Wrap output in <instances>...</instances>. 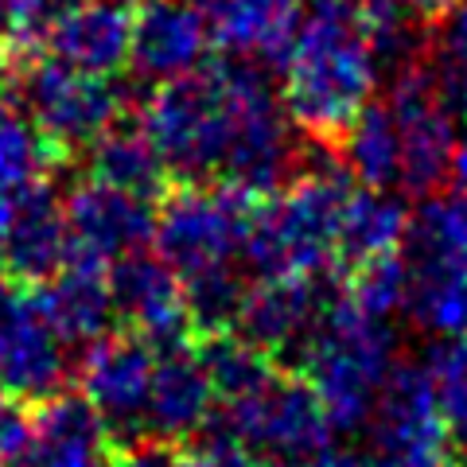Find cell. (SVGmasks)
<instances>
[{"mask_svg":"<svg viewBox=\"0 0 467 467\" xmlns=\"http://www.w3.org/2000/svg\"><path fill=\"white\" fill-rule=\"evenodd\" d=\"M285 109L316 140H335L378 90L382 55L350 0H312L300 8L285 55Z\"/></svg>","mask_w":467,"mask_h":467,"instance_id":"6da1fadb","label":"cell"},{"mask_svg":"<svg viewBox=\"0 0 467 467\" xmlns=\"http://www.w3.org/2000/svg\"><path fill=\"white\" fill-rule=\"evenodd\" d=\"M296 350L304 382L324 405L331 429L343 432L367 425L386 378L401 362L389 319L358 308L350 296L327 300Z\"/></svg>","mask_w":467,"mask_h":467,"instance_id":"7a4b0ae2","label":"cell"},{"mask_svg":"<svg viewBox=\"0 0 467 467\" xmlns=\"http://www.w3.org/2000/svg\"><path fill=\"white\" fill-rule=\"evenodd\" d=\"M350 175L339 160H324L273 192L250 218L245 265L257 276H324L339 265V214Z\"/></svg>","mask_w":467,"mask_h":467,"instance_id":"3957f363","label":"cell"},{"mask_svg":"<svg viewBox=\"0 0 467 467\" xmlns=\"http://www.w3.org/2000/svg\"><path fill=\"white\" fill-rule=\"evenodd\" d=\"M226 86V156L223 183L242 195H273L300 171L296 125L261 63H218Z\"/></svg>","mask_w":467,"mask_h":467,"instance_id":"277c9868","label":"cell"},{"mask_svg":"<svg viewBox=\"0 0 467 467\" xmlns=\"http://www.w3.org/2000/svg\"><path fill=\"white\" fill-rule=\"evenodd\" d=\"M140 129L149 133L171 175H180L187 183L218 175L230 129L226 86L218 63H202L187 78L160 82V90L149 94L140 109Z\"/></svg>","mask_w":467,"mask_h":467,"instance_id":"5b68a950","label":"cell"},{"mask_svg":"<svg viewBox=\"0 0 467 467\" xmlns=\"http://www.w3.org/2000/svg\"><path fill=\"white\" fill-rule=\"evenodd\" d=\"M250 195L234 187H199L183 183L180 192L164 199L156 214L152 242L156 254L180 273V281H192L202 273L238 269L250 234Z\"/></svg>","mask_w":467,"mask_h":467,"instance_id":"8992f818","label":"cell"},{"mask_svg":"<svg viewBox=\"0 0 467 467\" xmlns=\"http://www.w3.org/2000/svg\"><path fill=\"white\" fill-rule=\"evenodd\" d=\"M386 109L398 125L401 144L398 187H405V195L417 199L436 195L448 183L451 156L460 144L456 109L448 101L444 75L420 58H401L386 94Z\"/></svg>","mask_w":467,"mask_h":467,"instance_id":"52a82bcc","label":"cell"},{"mask_svg":"<svg viewBox=\"0 0 467 467\" xmlns=\"http://www.w3.org/2000/svg\"><path fill=\"white\" fill-rule=\"evenodd\" d=\"M223 429L238 441L254 460L273 467H296L331 444V420L304 378L273 374L242 398L226 401Z\"/></svg>","mask_w":467,"mask_h":467,"instance_id":"ba28073f","label":"cell"},{"mask_svg":"<svg viewBox=\"0 0 467 467\" xmlns=\"http://www.w3.org/2000/svg\"><path fill=\"white\" fill-rule=\"evenodd\" d=\"M27 117L63 149H90V144L117 125L121 94L109 78L86 75L58 58L32 63L16 82Z\"/></svg>","mask_w":467,"mask_h":467,"instance_id":"9c48e42d","label":"cell"},{"mask_svg":"<svg viewBox=\"0 0 467 467\" xmlns=\"http://www.w3.org/2000/svg\"><path fill=\"white\" fill-rule=\"evenodd\" d=\"M367 425L374 429V456L389 467H451V436L436 409L429 370L417 362L393 367Z\"/></svg>","mask_w":467,"mask_h":467,"instance_id":"30bf717a","label":"cell"},{"mask_svg":"<svg viewBox=\"0 0 467 467\" xmlns=\"http://www.w3.org/2000/svg\"><path fill=\"white\" fill-rule=\"evenodd\" d=\"M156 370V347L137 331L109 335L86 343V355L78 362V386L82 401L101 417L109 436H129L137 441L144 432V409H149Z\"/></svg>","mask_w":467,"mask_h":467,"instance_id":"8fae6325","label":"cell"},{"mask_svg":"<svg viewBox=\"0 0 467 467\" xmlns=\"http://www.w3.org/2000/svg\"><path fill=\"white\" fill-rule=\"evenodd\" d=\"M70 374V343L51 327L36 296L0 285V389L20 401H43Z\"/></svg>","mask_w":467,"mask_h":467,"instance_id":"7c38bea8","label":"cell"},{"mask_svg":"<svg viewBox=\"0 0 467 467\" xmlns=\"http://www.w3.org/2000/svg\"><path fill=\"white\" fill-rule=\"evenodd\" d=\"M63 223H67V250L109 261L121 257L129 250L152 242V226H156V211L144 195L121 192L106 180H90L75 183L63 199Z\"/></svg>","mask_w":467,"mask_h":467,"instance_id":"4fadbf2b","label":"cell"},{"mask_svg":"<svg viewBox=\"0 0 467 467\" xmlns=\"http://www.w3.org/2000/svg\"><path fill=\"white\" fill-rule=\"evenodd\" d=\"M109 296L113 312H121L137 335H144L156 350L168 343H183L192 316H187V296L180 273L160 254L129 250L109 261Z\"/></svg>","mask_w":467,"mask_h":467,"instance_id":"5bb4252c","label":"cell"},{"mask_svg":"<svg viewBox=\"0 0 467 467\" xmlns=\"http://www.w3.org/2000/svg\"><path fill=\"white\" fill-rule=\"evenodd\" d=\"M211 27L192 0H149L140 5L129 39V67L149 82L187 78L207 63Z\"/></svg>","mask_w":467,"mask_h":467,"instance_id":"9a60e30c","label":"cell"},{"mask_svg":"<svg viewBox=\"0 0 467 467\" xmlns=\"http://www.w3.org/2000/svg\"><path fill=\"white\" fill-rule=\"evenodd\" d=\"M129 39H133V12L121 0H75L58 8L43 32L51 58L98 78H113L117 70H125Z\"/></svg>","mask_w":467,"mask_h":467,"instance_id":"2e32d148","label":"cell"},{"mask_svg":"<svg viewBox=\"0 0 467 467\" xmlns=\"http://www.w3.org/2000/svg\"><path fill=\"white\" fill-rule=\"evenodd\" d=\"M63 202L47 183L0 199V265L24 285H43L67 261Z\"/></svg>","mask_w":467,"mask_h":467,"instance_id":"e0dca14e","label":"cell"},{"mask_svg":"<svg viewBox=\"0 0 467 467\" xmlns=\"http://www.w3.org/2000/svg\"><path fill=\"white\" fill-rule=\"evenodd\" d=\"M214 401L218 393L199 350H187V343H168L156 350L149 409H144V432H152V441L175 444L199 436L211 425Z\"/></svg>","mask_w":467,"mask_h":467,"instance_id":"ac0fdd59","label":"cell"},{"mask_svg":"<svg viewBox=\"0 0 467 467\" xmlns=\"http://www.w3.org/2000/svg\"><path fill=\"white\" fill-rule=\"evenodd\" d=\"M5 467H109V432L82 398L51 393L27 425V441Z\"/></svg>","mask_w":467,"mask_h":467,"instance_id":"d6986e66","label":"cell"},{"mask_svg":"<svg viewBox=\"0 0 467 467\" xmlns=\"http://www.w3.org/2000/svg\"><path fill=\"white\" fill-rule=\"evenodd\" d=\"M327 292L319 276H261L257 285H245L234 327L261 350H292L316 316L324 312Z\"/></svg>","mask_w":467,"mask_h":467,"instance_id":"ffe728a7","label":"cell"},{"mask_svg":"<svg viewBox=\"0 0 467 467\" xmlns=\"http://www.w3.org/2000/svg\"><path fill=\"white\" fill-rule=\"evenodd\" d=\"M106 269V261L67 250V261L36 292V304L67 343H90L101 331H109L113 296Z\"/></svg>","mask_w":467,"mask_h":467,"instance_id":"44dd1931","label":"cell"},{"mask_svg":"<svg viewBox=\"0 0 467 467\" xmlns=\"http://www.w3.org/2000/svg\"><path fill=\"white\" fill-rule=\"evenodd\" d=\"M409 230V211L389 187H362L350 192L339 214V261L362 265L370 257L401 250Z\"/></svg>","mask_w":467,"mask_h":467,"instance_id":"7402d4cb","label":"cell"},{"mask_svg":"<svg viewBox=\"0 0 467 467\" xmlns=\"http://www.w3.org/2000/svg\"><path fill=\"white\" fill-rule=\"evenodd\" d=\"M339 164L350 180H358L362 187H393L401 168V144H398V125L382 106H362L347 121L339 137Z\"/></svg>","mask_w":467,"mask_h":467,"instance_id":"603a6c76","label":"cell"},{"mask_svg":"<svg viewBox=\"0 0 467 467\" xmlns=\"http://www.w3.org/2000/svg\"><path fill=\"white\" fill-rule=\"evenodd\" d=\"M405 316L420 331L436 335V339L467 335V273L448 265H429V261H409Z\"/></svg>","mask_w":467,"mask_h":467,"instance_id":"cb8c5ba5","label":"cell"},{"mask_svg":"<svg viewBox=\"0 0 467 467\" xmlns=\"http://www.w3.org/2000/svg\"><path fill=\"white\" fill-rule=\"evenodd\" d=\"M405 257L467 273V192L429 195L405 230Z\"/></svg>","mask_w":467,"mask_h":467,"instance_id":"d4e9b609","label":"cell"},{"mask_svg":"<svg viewBox=\"0 0 467 467\" xmlns=\"http://www.w3.org/2000/svg\"><path fill=\"white\" fill-rule=\"evenodd\" d=\"M90 168L98 180L144 199H152L168 175L164 160H160L156 144L149 140L144 129H106L90 144Z\"/></svg>","mask_w":467,"mask_h":467,"instance_id":"484cf974","label":"cell"},{"mask_svg":"<svg viewBox=\"0 0 467 467\" xmlns=\"http://www.w3.org/2000/svg\"><path fill=\"white\" fill-rule=\"evenodd\" d=\"M58 144L27 113L0 109V199L47 183L55 171Z\"/></svg>","mask_w":467,"mask_h":467,"instance_id":"4316f807","label":"cell"},{"mask_svg":"<svg viewBox=\"0 0 467 467\" xmlns=\"http://www.w3.org/2000/svg\"><path fill=\"white\" fill-rule=\"evenodd\" d=\"M199 358H202V367H207L211 386L223 401H234V398H242V393L265 386L276 374L269 350H261L257 343L245 339V335L211 331V339L202 343Z\"/></svg>","mask_w":467,"mask_h":467,"instance_id":"83f0119b","label":"cell"},{"mask_svg":"<svg viewBox=\"0 0 467 467\" xmlns=\"http://www.w3.org/2000/svg\"><path fill=\"white\" fill-rule=\"evenodd\" d=\"M429 382L436 393V409L444 417L451 448L467 456V335H448L425 358Z\"/></svg>","mask_w":467,"mask_h":467,"instance_id":"f1b7e54d","label":"cell"},{"mask_svg":"<svg viewBox=\"0 0 467 467\" xmlns=\"http://www.w3.org/2000/svg\"><path fill=\"white\" fill-rule=\"evenodd\" d=\"M355 285H350V300L358 308H367L382 319H393L405 312V296H409V261L393 250L382 257H370L355 265Z\"/></svg>","mask_w":467,"mask_h":467,"instance_id":"f546056e","label":"cell"},{"mask_svg":"<svg viewBox=\"0 0 467 467\" xmlns=\"http://www.w3.org/2000/svg\"><path fill=\"white\" fill-rule=\"evenodd\" d=\"M245 281L238 276V269H218V273H202L183 281V296H187V316L192 324L202 331H223L234 327V316H238Z\"/></svg>","mask_w":467,"mask_h":467,"instance_id":"4dcf8cb0","label":"cell"},{"mask_svg":"<svg viewBox=\"0 0 467 467\" xmlns=\"http://www.w3.org/2000/svg\"><path fill=\"white\" fill-rule=\"evenodd\" d=\"M358 12V24L367 27L370 43L382 58H409L413 47V12L405 8V0H350Z\"/></svg>","mask_w":467,"mask_h":467,"instance_id":"1f68e13d","label":"cell"},{"mask_svg":"<svg viewBox=\"0 0 467 467\" xmlns=\"http://www.w3.org/2000/svg\"><path fill=\"white\" fill-rule=\"evenodd\" d=\"M55 12V0H0V47L27 51L36 39H43Z\"/></svg>","mask_w":467,"mask_h":467,"instance_id":"d6a6232c","label":"cell"},{"mask_svg":"<svg viewBox=\"0 0 467 467\" xmlns=\"http://www.w3.org/2000/svg\"><path fill=\"white\" fill-rule=\"evenodd\" d=\"M27 425H32V413L24 409V401L0 389V460L20 451V444L27 441Z\"/></svg>","mask_w":467,"mask_h":467,"instance_id":"836d02e7","label":"cell"},{"mask_svg":"<svg viewBox=\"0 0 467 467\" xmlns=\"http://www.w3.org/2000/svg\"><path fill=\"white\" fill-rule=\"evenodd\" d=\"M109 467H183V460L164 441H133L121 456H113Z\"/></svg>","mask_w":467,"mask_h":467,"instance_id":"e575fe53","label":"cell"},{"mask_svg":"<svg viewBox=\"0 0 467 467\" xmlns=\"http://www.w3.org/2000/svg\"><path fill=\"white\" fill-rule=\"evenodd\" d=\"M444 47L451 63H467V0H451L444 12Z\"/></svg>","mask_w":467,"mask_h":467,"instance_id":"d590c367","label":"cell"},{"mask_svg":"<svg viewBox=\"0 0 467 467\" xmlns=\"http://www.w3.org/2000/svg\"><path fill=\"white\" fill-rule=\"evenodd\" d=\"M296 467H389L382 456H367V451H350V448H324V451H316L312 460H304Z\"/></svg>","mask_w":467,"mask_h":467,"instance_id":"8d00e7d4","label":"cell"},{"mask_svg":"<svg viewBox=\"0 0 467 467\" xmlns=\"http://www.w3.org/2000/svg\"><path fill=\"white\" fill-rule=\"evenodd\" d=\"M444 90H448L451 109L467 121V63H451V70L444 75Z\"/></svg>","mask_w":467,"mask_h":467,"instance_id":"74e56055","label":"cell"},{"mask_svg":"<svg viewBox=\"0 0 467 467\" xmlns=\"http://www.w3.org/2000/svg\"><path fill=\"white\" fill-rule=\"evenodd\" d=\"M405 8L413 12V20H444L451 0H405Z\"/></svg>","mask_w":467,"mask_h":467,"instance_id":"f35d334b","label":"cell"},{"mask_svg":"<svg viewBox=\"0 0 467 467\" xmlns=\"http://www.w3.org/2000/svg\"><path fill=\"white\" fill-rule=\"evenodd\" d=\"M448 183H456L460 192H467V140L456 144V156H451V175Z\"/></svg>","mask_w":467,"mask_h":467,"instance_id":"ab89813d","label":"cell"},{"mask_svg":"<svg viewBox=\"0 0 467 467\" xmlns=\"http://www.w3.org/2000/svg\"><path fill=\"white\" fill-rule=\"evenodd\" d=\"M5 90H8V70H5V63H0V98H5Z\"/></svg>","mask_w":467,"mask_h":467,"instance_id":"60d3db41","label":"cell"},{"mask_svg":"<svg viewBox=\"0 0 467 467\" xmlns=\"http://www.w3.org/2000/svg\"><path fill=\"white\" fill-rule=\"evenodd\" d=\"M121 5H129V8H133V5H137V8H140V5H149V0H121Z\"/></svg>","mask_w":467,"mask_h":467,"instance_id":"b9f144b4","label":"cell"},{"mask_svg":"<svg viewBox=\"0 0 467 467\" xmlns=\"http://www.w3.org/2000/svg\"><path fill=\"white\" fill-rule=\"evenodd\" d=\"M276 5H292V8H300V0H276Z\"/></svg>","mask_w":467,"mask_h":467,"instance_id":"7bdbcfd3","label":"cell"},{"mask_svg":"<svg viewBox=\"0 0 467 467\" xmlns=\"http://www.w3.org/2000/svg\"><path fill=\"white\" fill-rule=\"evenodd\" d=\"M192 5H199V8H202V5H207V0H192Z\"/></svg>","mask_w":467,"mask_h":467,"instance_id":"ee69618b","label":"cell"}]
</instances>
